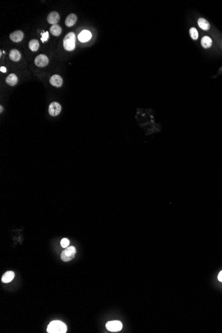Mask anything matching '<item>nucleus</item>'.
I'll return each mask as SVG.
<instances>
[{
    "instance_id": "3",
    "label": "nucleus",
    "mask_w": 222,
    "mask_h": 333,
    "mask_svg": "<svg viewBox=\"0 0 222 333\" xmlns=\"http://www.w3.org/2000/svg\"><path fill=\"white\" fill-rule=\"evenodd\" d=\"M76 253V249L75 247L71 246L68 247L67 248L65 249L61 255V258L63 261L68 262L69 261L72 260L75 257Z\"/></svg>"
},
{
    "instance_id": "15",
    "label": "nucleus",
    "mask_w": 222,
    "mask_h": 333,
    "mask_svg": "<svg viewBox=\"0 0 222 333\" xmlns=\"http://www.w3.org/2000/svg\"><path fill=\"white\" fill-rule=\"evenodd\" d=\"M50 32L53 35L56 37L59 36L61 34V32H62V28L58 24L53 25L50 28Z\"/></svg>"
},
{
    "instance_id": "22",
    "label": "nucleus",
    "mask_w": 222,
    "mask_h": 333,
    "mask_svg": "<svg viewBox=\"0 0 222 333\" xmlns=\"http://www.w3.org/2000/svg\"><path fill=\"white\" fill-rule=\"evenodd\" d=\"M218 280L221 282H222V271H221V272L219 273L218 275Z\"/></svg>"
},
{
    "instance_id": "7",
    "label": "nucleus",
    "mask_w": 222,
    "mask_h": 333,
    "mask_svg": "<svg viewBox=\"0 0 222 333\" xmlns=\"http://www.w3.org/2000/svg\"><path fill=\"white\" fill-rule=\"evenodd\" d=\"M60 15L59 13H57V11H52L47 15V21L49 23L53 25H55L59 22L60 20Z\"/></svg>"
},
{
    "instance_id": "13",
    "label": "nucleus",
    "mask_w": 222,
    "mask_h": 333,
    "mask_svg": "<svg viewBox=\"0 0 222 333\" xmlns=\"http://www.w3.org/2000/svg\"><path fill=\"white\" fill-rule=\"evenodd\" d=\"M14 277H15L14 272H13V271H7V272L4 273L2 276V281L5 283H10L13 280Z\"/></svg>"
},
{
    "instance_id": "20",
    "label": "nucleus",
    "mask_w": 222,
    "mask_h": 333,
    "mask_svg": "<svg viewBox=\"0 0 222 333\" xmlns=\"http://www.w3.org/2000/svg\"><path fill=\"white\" fill-rule=\"evenodd\" d=\"M61 245L64 248H66L69 245V240L67 238H63V239L61 241Z\"/></svg>"
},
{
    "instance_id": "6",
    "label": "nucleus",
    "mask_w": 222,
    "mask_h": 333,
    "mask_svg": "<svg viewBox=\"0 0 222 333\" xmlns=\"http://www.w3.org/2000/svg\"><path fill=\"white\" fill-rule=\"evenodd\" d=\"M49 60L47 55L41 54L36 57L35 59V64L38 67H44L49 64Z\"/></svg>"
},
{
    "instance_id": "12",
    "label": "nucleus",
    "mask_w": 222,
    "mask_h": 333,
    "mask_svg": "<svg viewBox=\"0 0 222 333\" xmlns=\"http://www.w3.org/2000/svg\"><path fill=\"white\" fill-rule=\"evenodd\" d=\"M9 55H10V59L11 61H15V62L19 61L22 58L21 53H20V52L18 50H17V49H12V50H11Z\"/></svg>"
},
{
    "instance_id": "16",
    "label": "nucleus",
    "mask_w": 222,
    "mask_h": 333,
    "mask_svg": "<svg viewBox=\"0 0 222 333\" xmlns=\"http://www.w3.org/2000/svg\"><path fill=\"white\" fill-rule=\"evenodd\" d=\"M198 24L201 30L205 31H208L210 27V25H209V22L204 18H200L198 21Z\"/></svg>"
},
{
    "instance_id": "11",
    "label": "nucleus",
    "mask_w": 222,
    "mask_h": 333,
    "mask_svg": "<svg viewBox=\"0 0 222 333\" xmlns=\"http://www.w3.org/2000/svg\"><path fill=\"white\" fill-rule=\"evenodd\" d=\"M77 21V16L75 14H69L65 19V25L68 27H71L73 26L76 23Z\"/></svg>"
},
{
    "instance_id": "5",
    "label": "nucleus",
    "mask_w": 222,
    "mask_h": 333,
    "mask_svg": "<svg viewBox=\"0 0 222 333\" xmlns=\"http://www.w3.org/2000/svg\"><path fill=\"white\" fill-rule=\"evenodd\" d=\"M61 106L57 102H53L49 106V113L52 117H56L59 115L61 111Z\"/></svg>"
},
{
    "instance_id": "18",
    "label": "nucleus",
    "mask_w": 222,
    "mask_h": 333,
    "mask_svg": "<svg viewBox=\"0 0 222 333\" xmlns=\"http://www.w3.org/2000/svg\"><path fill=\"white\" fill-rule=\"evenodd\" d=\"M29 47L32 51H37L39 48V43L37 39H32L29 43Z\"/></svg>"
},
{
    "instance_id": "4",
    "label": "nucleus",
    "mask_w": 222,
    "mask_h": 333,
    "mask_svg": "<svg viewBox=\"0 0 222 333\" xmlns=\"http://www.w3.org/2000/svg\"><path fill=\"white\" fill-rule=\"evenodd\" d=\"M106 328L110 332H118L122 328V324L118 320H113L106 323Z\"/></svg>"
},
{
    "instance_id": "17",
    "label": "nucleus",
    "mask_w": 222,
    "mask_h": 333,
    "mask_svg": "<svg viewBox=\"0 0 222 333\" xmlns=\"http://www.w3.org/2000/svg\"><path fill=\"white\" fill-rule=\"evenodd\" d=\"M201 45H202V47L204 48L210 47L212 45V40L209 37L205 36L201 39Z\"/></svg>"
},
{
    "instance_id": "24",
    "label": "nucleus",
    "mask_w": 222,
    "mask_h": 333,
    "mask_svg": "<svg viewBox=\"0 0 222 333\" xmlns=\"http://www.w3.org/2000/svg\"><path fill=\"white\" fill-rule=\"evenodd\" d=\"M3 106H0V112H1V113H2V111H3Z\"/></svg>"
},
{
    "instance_id": "19",
    "label": "nucleus",
    "mask_w": 222,
    "mask_h": 333,
    "mask_svg": "<svg viewBox=\"0 0 222 333\" xmlns=\"http://www.w3.org/2000/svg\"><path fill=\"white\" fill-rule=\"evenodd\" d=\"M190 34L192 37V38L194 40L198 39V32L197 31L195 27H192L190 30Z\"/></svg>"
},
{
    "instance_id": "8",
    "label": "nucleus",
    "mask_w": 222,
    "mask_h": 333,
    "mask_svg": "<svg viewBox=\"0 0 222 333\" xmlns=\"http://www.w3.org/2000/svg\"><path fill=\"white\" fill-rule=\"evenodd\" d=\"M24 38V34L20 30L15 31L10 35V39L15 43H19L22 42Z\"/></svg>"
},
{
    "instance_id": "10",
    "label": "nucleus",
    "mask_w": 222,
    "mask_h": 333,
    "mask_svg": "<svg viewBox=\"0 0 222 333\" xmlns=\"http://www.w3.org/2000/svg\"><path fill=\"white\" fill-rule=\"evenodd\" d=\"M92 34L89 31L87 30H83L80 33V34L78 36V38L81 42H87L89 41L91 38Z\"/></svg>"
},
{
    "instance_id": "1",
    "label": "nucleus",
    "mask_w": 222,
    "mask_h": 333,
    "mask_svg": "<svg viewBox=\"0 0 222 333\" xmlns=\"http://www.w3.org/2000/svg\"><path fill=\"white\" fill-rule=\"evenodd\" d=\"M67 327L66 324L59 320L51 321L47 327V332L49 333H65Z\"/></svg>"
},
{
    "instance_id": "2",
    "label": "nucleus",
    "mask_w": 222,
    "mask_h": 333,
    "mask_svg": "<svg viewBox=\"0 0 222 333\" xmlns=\"http://www.w3.org/2000/svg\"><path fill=\"white\" fill-rule=\"evenodd\" d=\"M76 37L73 32H70L63 39V47L66 51H71L75 48Z\"/></svg>"
},
{
    "instance_id": "14",
    "label": "nucleus",
    "mask_w": 222,
    "mask_h": 333,
    "mask_svg": "<svg viewBox=\"0 0 222 333\" xmlns=\"http://www.w3.org/2000/svg\"><path fill=\"white\" fill-rule=\"evenodd\" d=\"M6 83L10 86H15L18 82V78L15 74L11 73L6 78Z\"/></svg>"
},
{
    "instance_id": "9",
    "label": "nucleus",
    "mask_w": 222,
    "mask_h": 333,
    "mask_svg": "<svg viewBox=\"0 0 222 333\" xmlns=\"http://www.w3.org/2000/svg\"><path fill=\"white\" fill-rule=\"evenodd\" d=\"M49 82H50V84L52 86H54L55 87H61L63 85V81L61 76L58 75H54L50 78Z\"/></svg>"
},
{
    "instance_id": "23",
    "label": "nucleus",
    "mask_w": 222,
    "mask_h": 333,
    "mask_svg": "<svg viewBox=\"0 0 222 333\" xmlns=\"http://www.w3.org/2000/svg\"><path fill=\"white\" fill-rule=\"evenodd\" d=\"M0 70H1V71L3 72V73H6V69L4 67H2L1 69H0Z\"/></svg>"
},
{
    "instance_id": "21",
    "label": "nucleus",
    "mask_w": 222,
    "mask_h": 333,
    "mask_svg": "<svg viewBox=\"0 0 222 333\" xmlns=\"http://www.w3.org/2000/svg\"><path fill=\"white\" fill-rule=\"evenodd\" d=\"M48 38H49V34H48V32L47 31V32L44 33V34L42 35V42H45V41H47Z\"/></svg>"
}]
</instances>
